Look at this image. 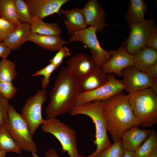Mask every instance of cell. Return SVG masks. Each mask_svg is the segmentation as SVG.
Listing matches in <instances>:
<instances>
[{
	"instance_id": "cell-1",
	"label": "cell",
	"mask_w": 157,
	"mask_h": 157,
	"mask_svg": "<svg viewBox=\"0 0 157 157\" xmlns=\"http://www.w3.org/2000/svg\"><path fill=\"white\" fill-rule=\"evenodd\" d=\"M103 101L107 131L114 142L121 140L127 130L139 126L128 94L122 91Z\"/></svg>"
},
{
	"instance_id": "cell-2",
	"label": "cell",
	"mask_w": 157,
	"mask_h": 157,
	"mask_svg": "<svg viewBox=\"0 0 157 157\" xmlns=\"http://www.w3.org/2000/svg\"><path fill=\"white\" fill-rule=\"evenodd\" d=\"M79 83L80 79L69 73L65 67L61 68L50 94L45 111L47 119L70 113L76 106Z\"/></svg>"
},
{
	"instance_id": "cell-3",
	"label": "cell",
	"mask_w": 157,
	"mask_h": 157,
	"mask_svg": "<svg viewBox=\"0 0 157 157\" xmlns=\"http://www.w3.org/2000/svg\"><path fill=\"white\" fill-rule=\"evenodd\" d=\"M70 113L73 116L78 115L88 116L94 124L95 138L93 142L97 146L96 149L87 157H95L100 151L112 145L107 135L103 101H93L76 106Z\"/></svg>"
},
{
	"instance_id": "cell-4",
	"label": "cell",
	"mask_w": 157,
	"mask_h": 157,
	"mask_svg": "<svg viewBox=\"0 0 157 157\" xmlns=\"http://www.w3.org/2000/svg\"><path fill=\"white\" fill-rule=\"evenodd\" d=\"M139 126L150 127L157 122V97L149 88L128 94Z\"/></svg>"
},
{
	"instance_id": "cell-5",
	"label": "cell",
	"mask_w": 157,
	"mask_h": 157,
	"mask_svg": "<svg viewBox=\"0 0 157 157\" xmlns=\"http://www.w3.org/2000/svg\"><path fill=\"white\" fill-rule=\"evenodd\" d=\"M41 129L44 132L53 135L59 142L63 153L69 157H78L76 132L69 126L56 117L44 119Z\"/></svg>"
},
{
	"instance_id": "cell-6",
	"label": "cell",
	"mask_w": 157,
	"mask_h": 157,
	"mask_svg": "<svg viewBox=\"0 0 157 157\" xmlns=\"http://www.w3.org/2000/svg\"><path fill=\"white\" fill-rule=\"evenodd\" d=\"M8 118L5 124L21 151L36 153V143L32 138L28 125L21 114L12 105L8 106Z\"/></svg>"
},
{
	"instance_id": "cell-7",
	"label": "cell",
	"mask_w": 157,
	"mask_h": 157,
	"mask_svg": "<svg viewBox=\"0 0 157 157\" xmlns=\"http://www.w3.org/2000/svg\"><path fill=\"white\" fill-rule=\"evenodd\" d=\"M47 99L46 89L39 90L34 95L27 99L21 109V114L26 122L32 137L44 121L42 108Z\"/></svg>"
},
{
	"instance_id": "cell-8",
	"label": "cell",
	"mask_w": 157,
	"mask_h": 157,
	"mask_svg": "<svg viewBox=\"0 0 157 157\" xmlns=\"http://www.w3.org/2000/svg\"><path fill=\"white\" fill-rule=\"evenodd\" d=\"M96 28L90 26L75 32L71 35L68 43L80 42L85 44L90 49L91 56L98 67L102 65L111 58L109 51L104 49L100 45L96 35Z\"/></svg>"
},
{
	"instance_id": "cell-9",
	"label": "cell",
	"mask_w": 157,
	"mask_h": 157,
	"mask_svg": "<svg viewBox=\"0 0 157 157\" xmlns=\"http://www.w3.org/2000/svg\"><path fill=\"white\" fill-rule=\"evenodd\" d=\"M107 82L100 87L88 92H80L76 101V106L94 101H104L123 90L126 86L113 74H108Z\"/></svg>"
},
{
	"instance_id": "cell-10",
	"label": "cell",
	"mask_w": 157,
	"mask_h": 157,
	"mask_svg": "<svg viewBox=\"0 0 157 157\" xmlns=\"http://www.w3.org/2000/svg\"><path fill=\"white\" fill-rule=\"evenodd\" d=\"M156 26L152 18L130 24V35L123 47L130 54L133 55L139 49L146 46L149 35Z\"/></svg>"
},
{
	"instance_id": "cell-11",
	"label": "cell",
	"mask_w": 157,
	"mask_h": 157,
	"mask_svg": "<svg viewBox=\"0 0 157 157\" xmlns=\"http://www.w3.org/2000/svg\"><path fill=\"white\" fill-rule=\"evenodd\" d=\"M122 77L121 80L126 86L124 90L128 94L149 88L154 81L146 72L137 69L133 66L124 69Z\"/></svg>"
},
{
	"instance_id": "cell-12",
	"label": "cell",
	"mask_w": 157,
	"mask_h": 157,
	"mask_svg": "<svg viewBox=\"0 0 157 157\" xmlns=\"http://www.w3.org/2000/svg\"><path fill=\"white\" fill-rule=\"evenodd\" d=\"M111 56L101 67L107 74H113L122 77V70L126 67L133 66V56L130 54L123 46L117 50L109 51Z\"/></svg>"
},
{
	"instance_id": "cell-13",
	"label": "cell",
	"mask_w": 157,
	"mask_h": 157,
	"mask_svg": "<svg viewBox=\"0 0 157 157\" xmlns=\"http://www.w3.org/2000/svg\"><path fill=\"white\" fill-rule=\"evenodd\" d=\"M97 67L91 56L79 53L72 56L67 60L65 67L69 73L80 79Z\"/></svg>"
},
{
	"instance_id": "cell-14",
	"label": "cell",
	"mask_w": 157,
	"mask_h": 157,
	"mask_svg": "<svg viewBox=\"0 0 157 157\" xmlns=\"http://www.w3.org/2000/svg\"><path fill=\"white\" fill-rule=\"evenodd\" d=\"M32 20L43 19L58 13L61 7L69 0H25Z\"/></svg>"
},
{
	"instance_id": "cell-15",
	"label": "cell",
	"mask_w": 157,
	"mask_h": 157,
	"mask_svg": "<svg viewBox=\"0 0 157 157\" xmlns=\"http://www.w3.org/2000/svg\"><path fill=\"white\" fill-rule=\"evenodd\" d=\"M81 11L87 25L96 28V32L102 31L108 26L105 21V12L97 1L88 0Z\"/></svg>"
},
{
	"instance_id": "cell-16",
	"label": "cell",
	"mask_w": 157,
	"mask_h": 157,
	"mask_svg": "<svg viewBox=\"0 0 157 157\" xmlns=\"http://www.w3.org/2000/svg\"><path fill=\"white\" fill-rule=\"evenodd\" d=\"M151 129H142L138 127H132L125 131L121 140L125 149L134 152L149 136L152 132Z\"/></svg>"
},
{
	"instance_id": "cell-17",
	"label": "cell",
	"mask_w": 157,
	"mask_h": 157,
	"mask_svg": "<svg viewBox=\"0 0 157 157\" xmlns=\"http://www.w3.org/2000/svg\"><path fill=\"white\" fill-rule=\"evenodd\" d=\"M108 79V74L104 72L101 67H97L80 79V92H88L97 89L106 83Z\"/></svg>"
},
{
	"instance_id": "cell-18",
	"label": "cell",
	"mask_w": 157,
	"mask_h": 157,
	"mask_svg": "<svg viewBox=\"0 0 157 157\" xmlns=\"http://www.w3.org/2000/svg\"><path fill=\"white\" fill-rule=\"evenodd\" d=\"M58 12L66 17L64 23L69 35H72L75 32L86 28L87 25L80 8L69 10L61 8Z\"/></svg>"
},
{
	"instance_id": "cell-19",
	"label": "cell",
	"mask_w": 157,
	"mask_h": 157,
	"mask_svg": "<svg viewBox=\"0 0 157 157\" xmlns=\"http://www.w3.org/2000/svg\"><path fill=\"white\" fill-rule=\"evenodd\" d=\"M133 66L137 69L144 72L157 63V51L145 46L133 55Z\"/></svg>"
},
{
	"instance_id": "cell-20",
	"label": "cell",
	"mask_w": 157,
	"mask_h": 157,
	"mask_svg": "<svg viewBox=\"0 0 157 157\" xmlns=\"http://www.w3.org/2000/svg\"><path fill=\"white\" fill-rule=\"evenodd\" d=\"M27 41H30L46 50L56 51L67 44L68 42L63 40L60 36L44 35L30 33Z\"/></svg>"
},
{
	"instance_id": "cell-21",
	"label": "cell",
	"mask_w": 157,
	"mask_h": 157,
	"mask_svg": "<svg viewBox=\"0 0 157 157\" xmlns=\"http://www.w3.org/2000/svg\"><path fill=\"white\" fill-rule=\"evenodd\" d=\"M30 33V25L22 23L3 42L11 50H17L27 41Z\"/></svg>"
},
{
	"instance_id": "cell-22",
	"label": "cell",
	"mask_w": 157,
	"mask_h": 157,
	"mask_svg": "<svg viewBox=\"0 0 157 157\" xmlns=\"http://www.w3.org/2000/svg\"><path fill=\"white\" fill-rule=\"evenodd\" d=\"M146 3L142 0H131L125 19L129 24L141 22L144 19L147 10Z\"/></svg>"
},
{
	"instance_id": "cell-23",
	"label": "cell",
	"mask_w": 157,
	"mask_h": 157,
	"mask_svg": "<svg viewBox=\"0 0 157 157\" xmlns=\"http://www.w3.org/2000/svg\"><path fill=\"white\" fill-rule=\"evenodd\" d=\"M30 27L31 33L55 36H60L62 33L61 29L57 23H46L40 18L32 20Z\"/></svg>"
},
{
	"instance_id": "cell-24",
	"label": "cell",
	"mask_w": 157,
	"mask_h": 157,
	"mask_svg": "<svg viewBox=\"0 0 157 157\" xmlns=\"http://www.w3.org/2000/svg\"><path fill=\"white\" fill-rule=\"evenodd\" d=\"M0 150L7 153L13 152L19 154L22 151L5 124L0 126Z\"/></svg>"
},
{
	"instance_id": "cell-25",
	"label": "cell",
	"mask_w": 157,
	"mask_h": 157,
	"mask_svg": "<svg viewBox=\"0 0 157 157\" xmlns=\"http://www.w3.org/2000/svg\"><path fill=\"white\" fill-rule=\"evenodd\" d=\"M16 66L7 58L0 60V82H12L17 76Z\"/></svg>"
},
{
	"instance_id": "cell-26",
	"label": "cell",
	"mask_w": 157,
	"mask_h": 157,
	"mask_svg": "<svg viewBox=\"0 0 157 157\" xmlns=\"http://www.w3.org/2000/svg\"><path fill=\"white\" fill-rule=\"evenodd\" d=\"M0 17L18 25L22 23L16 14L14 0H0Z\"/></svg>"
},
{
	"instance_id": "cell-27",
	"label": "cell",
	"mask_w": 157,
	"mask_h": 157,
	"mask_svg": "<svg viewBox=\"0 0 157 157\" xmlns=\"http://www.w3.org/2000/svg\"><path fill=\"white\" fill-rule=\"evenodd\" d=\"M156 148L157 134L155 130H152L143 143L134 153L136 157H148Z\"/></svg>"
},
{
	"instance_id": "cell-28",
	"label": "cell",
	"mask_w": 157,
	"mask_h": 157,
	"mask_svg": "<svg viewBox=\"0 0 157 157\" xmlns=\"http://www.w3.org/2000/svg\"><path fill=\"white\" fill-rule=\"evenodd\" d=\"M17 16L22 23L30 25L32 19L28 7L24 0H14Z\"/></svg>"
},
{
	"instance_id": "cell-29",
	"label": "cell",
	"mask_w": 157,
	"mask_h": 157,
	"mask_svg": "<svg viewBox=\"0 0 157 157\" xmlns=\"http://www.w3.org/2000/svg\"><path fill=\"white\" fill-rule=\"evenodd\" d=\"M125 151L120 140L114 142L111 146L99 153L95 157H122Z\"/></svg>"
},
{
	"instance_id": "cell-30",
	"label": "cell",
	"mask_w": 157,
	"mask_h": 157,
	"mask_svg": "<svg viewBox=\"0 0 157 157\" xmlns=\"http://www.w3.org/2000/svg\"><path fill=\"white\" fill-rule=\"evenodd\" d=\"M18 25L0 17V42H3Z\"/></svg>"
},
{
	"instance_id": "cell-31",
	"label": "cell",
	"mask_w": 157,
	"mask_h": 157,
	"mask_svg": "<svg viewBox=\"0 0 157 157\" xmlns=\"http://www.w3.org/2000/svg\"><path fill=\"white\" fill-rule=\"evenodd\" d=\"M57 68L56 66L50 63L44 67L36 72L32 76H43L44 77L42 81V86L43 89H46L49 83L52 73Z\"/></svg>"
},
{
	"instance_id": "cell-32",
	"label": "cell",
	"mask_w": 157,
	"mask_h": 157,
	"mask_svg": "<svg viewBox=\"0 0 157 157\" xmlns=\"http://www.w3.org/2000/svg\"><path fill=\"white\" fill-rule=\"evenodd\" d=\"M18 90L12 82H0V94L8 99H12L15 96Z\"/></svg>"
},
{
	"instance_id": "cell-33",
	"label": "cell",
	"mask_w": 157,
	"mask_h": 157,
	"mask_svg": "<svg viewBox=\"0 0 157 157\" xmlns=\"http://www.w3.org/2000/svg\"><path fill=\"white\" fill-rule=\"evenodd\" d=\"M70 55L71 53L69 48L66 46H63L58 50L55 55L50 60V62L58 68L64 59Z\"/></svg>"
},
{
	"instance_id": "cell-34",
	"label": "cell",
	"mask_w": 157,
	"mask_h": 157,
	"mask_svg": "<svg viewBox=\"0 0 157 157\" xmlns=\"http://www.w3.org/2000/svg\"><path fill=\"white\" fill-rule=\"evenodd\" d=\"M9 100L0 94V126L5 124L8 120Z\"/></svg>"
},
{
	"instance_id": "cell-35",
	"label": "cell",
	"mask_w": 157,
	"mask_h": 157,
	"mask_svg": "<svg viewBox=\"0 0 157 157\" xmlns=\"http://www.w3.org/2000/svg\"><path fill=\"white\" fill-rule=\"evenodd\" d=\"M145 45L157 51V28L156 27L152 31L149 35Z\"/></svg>"
},
{
	"instance_id": "cell-36",
	"label": "cell",
	"mask_w": 157,
	"mask_h": 157,
	"mask_svg": "<svg viewBox=\"0 0 157 157\" xmlns=\"http://www.w3.org/2000/svg\"><path fill=\"white\" fill-rule=\"evenodd\" d=\"M11 50L4 44L3 42H0V57L2 58H7L10 54Z\"/></svg>"
},
{
	"instance_id": "cell-37",
	"label": "cell",
	"mask_w": 157,
	"mask_h": 157,
	"mask_svg": "<svg viewBox=\"0 0 157 157\" xmlns=\"http://www.w3.org/2000/svg\"><path fill=\"white\" fill-rule=\"evenodd\" d=\"M146 72L151 79L153 80L157 79V63L150 67Z\"/></svg>"
},
{
	"instance_id": "cell-38",
	"label": "cell",
	"mask_w": 157,
	"mask_h": 157,
	"mask_svg": "<svg viewBox=\"0 0 157 157\" xmlns=\"http://www.w3.org/2000/svg\"><path fill=\"white\" fill-rule=\"evenodd\" d=\"M44 154L46 157H59L56 151L53 148L46 151Z\"/></svg>"
},
{
	"instance_id": "cell-39",
	"label": "cell",
	"mask_w": 157,
	"mask_h": 157,
	"mask_svg": "<svg viewBox=\"0 0 157 157\" xmlns=\"http://www.w3.org/2000/svg\"><path fill=\"white\" fill-rule=\"evenodd\" d=\"M149 88L156 95H157V79L153 81Z\"/></svg>"
},
{
	"instance_id": "cell-40",
	"label": "cell",
	"mask_w": 157,
	"mask_h": 157,
	"mask_svg": "<svg viewBox=\"0 0 157 157\" xmlns=\"http://www.w3.org/2000/svg\"><path fill=\"white\" fill-rule=\"evenodd\" d=\"M122 157H136L134 152L125 150Z\"/></svg>"
},
{
	"instance_id": "cell-41",
	"label": "cell",
	"mask_w": 157,
	"mask_h": 157,
	"mask_svg": "<svg viewBox=\"0 0 157 157\" xmlns=\"http://www.w3.org/2000/svg\"><path fill=\"white\" fill-rule=\"evenodd\" d=\"M148 157H157V148L155 149Z\"/></svg>"
},
{
	"instance_id": "cell-42",
	"label": "cell",
	"mask_w": 157,
	"mask_h": 157,
	"mask_svg": "<svg viewBox=\"0 0 157 157\" xmlns=\"http://www.w3.org/2000/svg\"><path fill=\"white\" fill-rule=\"evenodd\" d=\"M6 152L0 150V157H5Z\"/></svg>"
},
{
	"instance_id": "cell-43",
	"label": "cell",
	"mask_w": 157,
	"mask_h": 157,
	"mask_svg": "<svg viewBox=\"0 0 157 157\" xmlns=\"http://www.w3.org/2000/svg\"><path fill=\"white\" fill-rule=\"evenodd\" d=\"M32 154V157H40L36 154V153H33Z\"/></svg>"
},
{
	"instance_id": "cell-44",
	"label": "cell",
	"mask_w": 157,
	"mask_h": 157,
	"mask_svg": "<svg viewBox=\"0 0 157 157\" xmlns=\"http://www.w3.org/2000/svg\"><path fill=\"white\" fill-rule=\"evenodd\" d=\"M78 157H85L83 155L79 154Z\"/></svg>"
}]
</instances>
